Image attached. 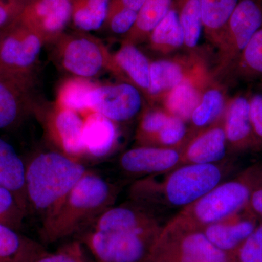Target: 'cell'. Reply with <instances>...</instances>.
<instances>
[{"label":"cell","mask_w":262,"mask_h":262,"mask_svg":"<svg viewBox=\"0 0 262 262\" xmlns=\"http://www.w3.org/2000/svg\"><path fill=\"white\" fill-rule=\"evenodd\" d=\"M87 172L83 165L63 153L48 151L37 155L26 165L27 204L46 218Z\"/></svg>","instance_id":"1"},{"label":"cell","mask_w":262,"mask_h":262,"mask_svg":"<svg viewBox=\"0 0 262 262\" xmlns=\"http://www.w3.org/2000/svg\"><path fill=\"white\" fill-rule=\"evenodd\" d=\"M111 198L108 183L87 172L45 219L43 236L47 241H55L70 235L104 211Z\"/></svg>","instance_id":"2"},{"label":"cell","mask_w":262,"mask_h":262,"mask_svg":"<svg viewBox=\"0 0 262 262\" xmlns=\"http://www.w3.org/2000/svg\"><path fill=\"white\" fill-rule=\"evenodd\" d=\"M149 256L152 262H229L227 253L182 213L162 229Z\"/></svg>","instance_id":"3"},{"label":"cell","mask_w":262,"mask_h":262,"mask_svg":"<svg viewBox=\"0 0 262 262\" xmlns=\"http://www.w3.org/2000/svg\"><path fill=\"white\" fill-rule=\"evenodd\" d=\"M161 230L154 220L110 230H95L93 252L101 262H140L149 256Z\"/></svg>","instance_id":"4"},{"label":"cell","mask_w":262,"mask_h":262,"mask_svg":"<svg viewBox=\"0 0 262 262\" xmlns=\"http://www.w3.org/2000/svg\"><path fill=\"white\" fill-rule=\"evenodd\" d=\"M256 169L237 180L219 184L182 212L200 227L222 222L246 209L252 192Z\"/></svg>","instance_id":"5"},{"label":"cell","mask_w":262,"mask_h":262,"mask_svg":"<svg viewBox=\"0 0 262 262\" xmlns=\"http://www.w3.org/2000/svg\"><path fill=\"white\" fill-rule=\"evenodd\" d=\"M53 42L58 64L74 77L91 80L105 71L117 76L113 54L99 39L82 34H62Z\"/></svg>","instance_id":"6"},{"label":"cell","mask_w":262,"mask_h":262,"mask_svg":"<svg viewBox=\"0 0 262 262\" xmlns=\"http://www.w3.org/2000/svg\"><path fill=\"white\" fill-rule=\"evenodd\" d=\"M261 27L262 0H239L217 45L213 76L235 70L248 43Z\"/></svg>","instance_id":"7"},{"label":"cell","mask_w":262,"mask_h":262,"mask_svg":"<svg viewBox=\"0 0 262 262\" xmlns=\"http://www.w3.org/2000/svg\"><path fill=\"white\" fill-rule=\"evenodd\" d=\"M45 43L37 32L17 20L0 35V70L32 79Z\"/></svg>","instance_id":"8"},{"label":"cell","mask_w":262,"mask_h":262,"mask_svg":"<svg viewBox=\"0 0 262 262\" xmlns=\"http://www.w3.org/2000/svg\"><path fill=\"white\" fill-rule=\"evenodd\" d=\"M222 177L215 164H187L166 179L164 195L172 206L187 207L219 185Z\"/></svg>","instance_id":"9"},{"label":"cell","mask_w":262,"mask_h":262,"mask_svg":"<svg viewBox=\"0 0 262 262\" xmlns=\"http://www.w3.org/2000/svg\"><path fill=\"white\" fill-rule=\"evenodd\" d=\"M34 113L41 117L50 139L63 154L73 158L84 154V120L78 113L56 102L46 106H39L37 103Z\"/></svg>","instance_id":"10"},{"label":"cell","mask_w":262,"mask_h":262,"mask_svg":"<svg viewBox=\"0 0 262 262\" xmlns=\"http://www.w3.org/2000/svg\"><path fill=\"white\" fill-rule=\"evenodd\" d=\"M90 111L101 114L113 122L130 120L140 111V91L128 82L96 85L87 98Z\"/></svg>","instance_id":"11"},{"label":"cell","mask_w":262,"mask_h":262,"mask_svg":"<svg viewBox=\"0 0 262 262\" xmlns=\"http://www.w3.org/2000/svg\"><path fill=\"white\" fill-rule=\"evenodd\" d=\"M72 14L71 0H36L24 7L18 20L37 32L45 42L62 35Z\"/></svg>","instance_id":"12"},{"label":"cell","mask_w":262,"mask_h":262,"mask_svg":"<svg viewBox=\"0 0 262 262\" xmlns=\"http://www.w3.org/2000/svg\"><path fill=\"white\" fill-rule=\"evenodd\" d=\"M32 79L0 70V130H10L34 113L37 103L32 95Z\"/></svg>","instance_id":"13"},{"label":"cell","mask_w":262,"mask_h":262,"mask_svg":"<svg viewBox=\"0 0 262 262\" xmlns=\"http://www.w3.org/2000/svg\"><path fill=\"white\" fill-rule=\"evenodd\" d=\"M211 81L212 75L201 60L189 77L164 96V110L185 122L191 120L194 108Z\"/></svg>","instance_id":"14"},{"label":"cell","mask_w":262,"mask_h":262,"mask_svg":"<svg viewBox=\"0 0 262 262\" xmlns=\"http://www.w3.org/2000/svg\"><path fill=\"white\" fill-rule=\"evenodd\" d=\"M223 125L227 144L237 150L262 145L253 130L250 115L249 98L237 96L227 103Z\"/></svg>","instance_id":"15"},{"label":"cell","mask_w":262,"mask_h":262,"mask_svg":"<svg viewBox=\"0 0 262 262\" xmlns=\"http://www.w3.org/2000/svg\"><path fill=\"white\" fill-rule=\"evenodd\" d=\"M201 61L198 56L158 60L150 64V85L146 96L163 99L170 90L185 80Z\"/></svg>","instance_id":"16"},{"label":"cell","mask_w":262,"mask_h":262,"mask_svg":"<svg viewBox=\"0 0 262 262\" xmlns=\"http://www.w3.org/2000/svg\"><path fill=\"white\" fill-rule=\"evenodd\" d=\"M180 160L179 151L173 148L141 146L124 153L120 165L131 173H158L173 168Z\"/></svg>","instance_id":"17"},{"label":"cell","mask_w":262,"mask_h":262,"mask_svg":"<svg viewBox=\"0 0 262 262\" xmlns=\"http://www.w3.org/2000/svg\"><path fill=\"white\" fill-rule=\"evenodd\" d=\"M237 215L206 226L203 229L207 238L226 253L241 246L257 227L256 216L251 212L245 216Z\"/></svg>","instance_id":"18"},{"label":"cell","mask_w":262,"mask_h":262,"mask_svg":"<svg viewBox=\"0 0 262 262\" xmlns=\"http://www.w3.org/2000/svg\"><path fill=\"white\" fill-rule=\"evenodd\" d=\"M117 76L147 94L150 85V64L145 55L135 45L123 42L113 54Z\"/></svg>","instance_id":"19"},{"label":"cell","mask_w":262,"mask_h":262,"mask_svg":"<svg viewBox=\"0 0 262 262\" xmlns=\"http://www.w3.org/2000/svg\"><path fill=\"white\" fill-rule=\"evenodd\" d=\"M117 138L115 122L101 114L91 112L84 120L82 141L84 153L94 158H103L113 149Z\"/></svg>","instance_id":"20"},{"label":"cell","mask_w":262,"mask_h":262,"mask_svg":"<svg viewBox=\"0 0 262 262\" xmlns=\"http://www.w3.org/2000/svg\"><path fill=\"white\" fill-rule=\"evenodd\" d=\"M227 141L223 123L196 136L188 144L184 158L189 163L213 164L225 158Z\"/></svg>","instance_id":"21"},{"label":"cell","mask_w":262,"mask_h":262,"mask_svg":"<svg viewBox=\"0 0 262 262\" xmlns=\"http://www.w3.org/2000/svg\"><path fill=\"white\" fill-rule=\"evenodd\" d=\"M26 164L13 146L0 138V185L11 191L27 211Z\"/></svg>","instance_id":"22"},{"label":"cell","mask_w":262,"mask_h":262,"mask_svg":"<svg viewBox=\"0 0 262 262\" xmlns=\"http://www.w3.org/2000/svg\"><path fill=\"white\" fill-rule=\"evenodd\" d=\"M239 0H200L203 30L216 47Z\"/></svg>","instance_id":"23"},{"label":"cell","mask_w":262,"mask_h":262,"mask_svg":"<svg viewBox=\"0 0 262 262\" xmlns=\"http://www.w3.org/2000/svg\"><path fill=\"white\" fill-rule=\"evenodd\" d=\"M174 0H145L139 11L133 28L127 33L123 42L136 45L149 38L155 27L168 13Z\"/></svg>","instance_id":"24"},{"label":"cell","mask_w":262,"mask_h":262,"mask_svg":"<svg viewBox=\"0 0 262 262\" xmlns=\"http://www.w3.org/2000/svg\"><path fill=\"white\" fill-rule=\"evenodd\" d=\"M40 256L37 244L0 223V262H32Z\"/></svg>","instance_id":"25"},{"label":"cell","mask_w":262,"mask_h":262,"mask_svg":"<svg viewBox=\"0 0 262 262\" xmlns=\"http://www.w3.org/2000/svg\"><path fill=\"white\" fill-rule=\"evenodd\" d=\"M148 39L150 47L158 53L167 54L184 46V35L175 3L165 18L155 27Z\"/></svg>","instance_id":"26"},{"label":"cell","mask_w":262,"mask_h":262,"mask_svg":"<svg viewBox=\"0 0 262 262\" xmlns=\"http://www.w3.org/2000/svg\"><path fill=\"white\" fill-rule=\"evenodd\" d=\"M227 103L222 89L211 82L203 93L191 117L194 126L205 127L219 120L225 113Z\"/></svg>","instance_id":"27"},{"label":"cell","mask_w":262,"mask_h":262,"mask_svg":"<svg viewBox=\"0 0 262 262\" xmlns=\"http://www.w3.org/2000/svg\"><path fill=\"white\" fill-rule=\"evenodd\" d=\"M96 84L89 79L73 77L62 82L57 93L56 103L63 107L83 113L89 110L87 98Z\"/></svg>","instance_id":"28"},{"label":"cell","mask_w":262,"mask_h":262,"mask_svg":"<svg viewBox=\"0 0 262 262\" xmlns=\"http://www.w3.org/2000/svg\"><path fill=\"white\" fill-rule=\"evenodd\" d=\"M110 0H80L72 7V18L77 29L84 32L97 30L107 18Z\"/></svg>","instance_id":"29"},{"label":"cell","mask_w":262,"mask_h":262,"mask_svg":"<svg viewBox=\"0 0 262 262\" xmlns=\"http://www.w3.org/2000/svg\"><path fill=\"white\" fill-rule=\"evenodd\" d=\"M184 35V46L193 50L198 46L203 31L200 0H174Z\"/></svg>","instance_id":"30"},{"label":"cell","mask_w":262,"mask_h":262,"mask_svg":"<svg viewBox=\"0 0 262 262\" xmlns=\"http://www.w3.org/2000/svg\"><path fill=\"white\" fill-rule=\"evenodd\" d=\"M235 70L244 77H262V27L248 43Z\"/></svg>","instance_id":"31"},{"label":"cell","mask_w":262,"mask_h":262,"mask_svg":"<svg viewBox=\"0 0 262 262\" xmlns=\"http://www.w3.org/2000/svg\"><path fill=\"white\" fill-rule=\"evenodd\" d=\"M26 212L15 194L0 185V223L18 229Z\"/></svg>","instance_id":"32"},{"label":"cell","mask_w":262,"mask_h":262,"mask_svg":"<svg viewBox=\"0 0 262 262\" xmlns=\"http://www.w3.org/2000/svg\"><path fill=\"white\" fill-rule=\"evenodd\" d=\"M187 131L184 120L170 115L165 126L160 131L154 141L161 145V147L170 148L182 142L187 135Z\"/></svg>","instance_id":"33"},{"label":"cell","mask_w":262,"mask_h":262,"mask_svg":"<svg viewBox=\"0 0 262 262\" xmlns=\"http://www.w3.org/2000/svg\"><path fill=\"white\" fill-rule=\"evenodd\" d=\"M169 117L170 115L164 110L152 108L144 113L139 126L140 139L144 141H154L165 126Z\"/></svg>","instance_id":"34"},{"label":"cell","mask_w":262,"mask_h":262,"mask_svg":"<svg viewBox=\"0 0 262 262\" xmlns=\"http://www.w3.org/2000/svg\"><path fill=\"white\" fill-rule=\"evenodd\" d=\"M137 15V12L127 8H110L106 20L112 32L117 34H127L135 24Z\"/></svg>","instance_id":"35"},{"label":"cell","mask_w":262,"mask_h":262,"mask_svg":"<svg viewBox=\"0 0 262 262\" xmlns=\"http://www.w3.org/2000/svg\"><path fill=\"white\" fill-rule=\"evenodd\" d=\"M239 262H262V224L241 244Z\"/></svg>","instance_id":"36"},{"label":"cell","mask_w":262,"mask_h":262,"mask_svg":"<svg viewBox=\"0 0 262 262\" xmlns=\"http://www.w3.org/2000/svg\"><path fill=\"white\" fill-rule=\"evenodd\" d=\"M24 7L18 0H0V31L4 32L18 20Z\"/></svg>","instance_id":"37"},{"label":"cell","mask_w":262,"mask_h":262,"mask_svg":"<svg viewBox=\"0 0 262 262\" xmlns=\"http://www.w3.org/2000/svg\"><path fill=\"white\" fill-rule=\"evenodd\" d=\"M247 209L262 220V168H257Z\"/></svg>","instance_id":"38"},{"label":"cell","mask_w":262,"mask_h":262,"mask_svg":"<svg viewBox=\"0 0 262 262\" xmlns=\"http://www.w3.org/2000/svg\"><path fill=\"white\" fill-rule=\"evenodd\" d=\"M250 115L253 130L262 143V94L253 95L249 98Z\"/></svg>","instance_id":"39"},{"label":"cell","mask_w":262,"mask_h":262,"mask_svg":"<svg viewBox=\"0 0 262 262\" xmlns=\"http://www.w3.org/2000/svg\"><path fill=\"white\" fill-rule=\"evenodd\" d=\"M145 0H114L110 2V8H123L139 12Z\"/></svg>","instance_id":"40"},{"label":"cell","mask_w":262,"mask_h":262,"mask_svg":"<svg viewBox=\"0 0 262 262\" xmlns=\"http://www.w3.org/2000/svg\"><path fill=\"white\" fill-rule=\"evenodd\" d=\"M32 262H78L75 257L67 253L40 256Z\"/></svg>","instance_id":"41"}]
</instances>
